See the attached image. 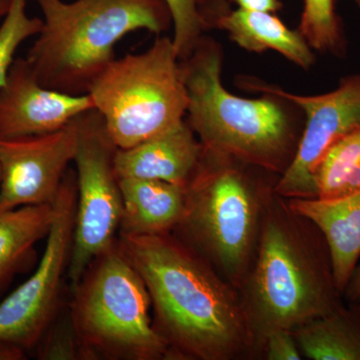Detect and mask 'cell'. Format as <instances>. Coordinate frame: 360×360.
Listing matches in <instances>:
<instances>
[{"label": "cell", "mask_w": 360, "mask_h": 360, "mask_svg": "<svg viewBox=\"0 0 360 360\" xmlns=\"http://www.w3.org/2000/svg\"><path fill=\"white\" fill-rule=\"evenodd\" d=\"M150 297L153 326L170 359L252 356L238 288L175 234L118 236Z\"/></svg>", "instance_id": "cell-1"}, {"label": "cell", "mask_w": 360, "mask_h": 360, "mask_svg": "<svg viewBox=\"0 0 360 360\" xmlns=\"http://www.w3.org/2000/svg\"><path fill=\"white\" fill-rule=\"evenodd\" d=\"M238 292L253 355L262 354L272 331H292L345 305L321 232L291 212L274 189L265 202L255 258Z\"/></svg>", "instance_id": "cell-2"}, {"label": "cell", "mask_w": 360, "mask_h": 360, "mask_svg": "<svg viewBox=\"0 0 360 360\" xmlns=\"http://www.w3.org/2000/svg\"><path fill=\"white\" fill-rule=\"evenodd\" d=\"M44 25L26 56L37 82L82 96L115 59V45L136 30L167 32L165 0H37Z\"/></svg>", "instance_id": "cell-3"}, {"label": "cell", "mask_w": 360, "mask_h": 360, "mask_svg": "<svg viewBox=\"0 0 360 360\" xmlns=\"http://www.w3.org/2000/svg\"><path fill=\"white\" fill-rule=\"evenodd\" d=\"M188 105L186 122L202 146L245 165L283 174L290 165L300 137L281 103L266 94L259 99L231 94L221 82L222 52L203 37L180 60Z\"/></svg>", "instance_id": "cell-4"}, {"label": "cell", "mask_w": 360, "mask_h": 360, "mask_svg": "<svg viewBox=\"0 0 360 360\" xmlns=\"http://www.w3.org/2000/svg\"><path fill=\"white\" fill-rule=\"evenodd\" d=\"M250 167L205 148L186 186L184 219L174 231L238 290L255 258L265 202L274 189L253 179Z\"/></svg>", "instance_id": "cell-5"}, {"label": "cell", "mask_w": 360, "mask_h": 360, "mask_svg": "<svg viewBox=\"0 0 360 360\" xmlns=\"http://www.w3.org/2000/svg\"><path fill=\"white\" fill-rule=\"evenodd\" d=\"M70 291L71 321L90 360H169L153 328L148 288L118 238Z\"/></svg>", "instance_id": "cell-6"}, {"label": "cell", "mask_w": 360, "mask_h": 360, "mask_svg": "<svg viewBox=\"0 0 360 360\" xmlns=\"http://www.w3.org/2000/svg\"><path fill=\"white\" fill-rule=\"evenodd\" d=\"M118 148L165 134L186 120L188 96L172 39L115 58L89 92Z\"/></svg>", "instance_id": "cell-7"}, {"label": "cell", "mask_w": 360, "mask_h": 360, "mask_svg": "<svg viewBox=\"0 0 360 360\" xmlns=\"http://www.w3.org/2000/svg\"><path fill=\"white\" fill-rule=\"evenodd\" d=\"M77 212L68 278L77 285L90 262L115 245L122 217V195L115 172L117 146L96 110L77 117Z\"/></svg>", "instance_id": "cell-8"}, {"label": "cell", "mask_w": 360, "mask_h": 360, "mask_svg": "<svg viewBox=\"0 0 360 360\" xmlns=\"http://www.w3.org/2000/svg\"><path fill=\"white\" fill-rule=\"evenodd\" d=\"M54 210L56 217L39 266L0 302V340L15 343L27 352L37 349L60 310L77 212L75 170L66 172Z\"/></svg>", "instance_id": "cell-9"}, {"label": "cell", "mask_w": 360, "mask_h": 360, "mask_svg": "<svg viewBox=\"0 0 360 360\" xmlns=\"http://www.w3.org/2000/svg\"><path fill=\"white\" fill-rule=\"evenodd\" d=\"M255 89L283 97L307 116L295 155L274 184V193L285 200L316 198L315 168L336 142L360 127V73L342 78L338 89L321 96H297L257 85Z\"/></svg>", "instance_id": "cell-10"}, {"label": "cell", "mask_w": 360, "mask_h": 360, "mask_svg": "<svg viewBox=\"0 0 360 360\" xmlns=\"http://www.w3.org/2000/svg\"><path fill=\"white\" fill-rule=\"evenodd\" d=\"M77 117L52 134L0 141V213L54 205L77 153Z\"/></svg>", "instance_id": "cell-11"}, {"label": "cell", "mask_w": 360, "mask_h": 360, "mask_svg": "<svg viewBox=\"0 0 360 360\" xmlns=\"http://www.w3.org/2000/svg\"><path fill=\"white\" fill-rule=\"evenodd\" d=\"M96 110L91 96H72L37 82L26 58L13 61L0 89V141L52 134Z\"/></svg>", "instance_id": "cell-12"}, {"label": "cell", "mask_w": 360, "mask_h": 360, "mask_svg": "<svg viewBox=\"0 0 360 360\" xmlns=\"http://www.w3.org/2000/svg\"><path fill=\"white\" fill-rule=\"evenodd\" d=\"M202 143L184 120L165 134L129 148H118V179H155L187 186L200 165Z\"/></svg>", "instance_id": "cell-13"}, {"label": "cell", "mask_w": 360, "mask_h": 360, "mask_svg": "<svg viewBox=\"0 0 360 360\" xmlns=\"http://www.w3.org/2000/svg\"><path fill=\"white\" fill-rule=\"evenodd\" d=\"M288 205L321 232L328 246L336 288L343 295L360 258V195L336 200L291 198Z\"/></svg>", "instance_id": "cell-14"}, {"label": "cell", "mask_w": 360, "mask_h": 360, "mask_svg": "<svg viewBox=\"0 0 360 360\" xmlns=\"http://www.w3.org/2000/svg\"><path fill=\"white\" fill-rule=\"evenodd\" d=\"M122 217L118 236L170 233L184 219L186 186L155 179H120Z\"/></svg>", "instance_id": "cell-15"}, {"label": "cell", "mask_w": 360, "mask_h": 360, "mask_svg": "<svg viewBox=\"0 0 360 360\" xmlns=\"http://www.w3.org/2000/svg\"><path fill=\"white\" fill-rule=\"evenodd\" d=\"M214 27L229 33L245 51H274L304 70L314 65V52L302 35L290 30L274 13L241 8L229 11L217 18Z\"/></svg>", "instance_id": "cell-16"}, {"label": "cell", "mask_w": 360, "mask_h": 360, "mask_svg": "<svg viewBox=\"0 0 360 360\" xmlns=\"http://www.w3.org/2000/svg\"><path fill=\"white\" fill-rule=\"evenodd\" d=\"M54 205H25L0 213V293L13 277L34 262V246L47 238Z\"/></svg>", "instance_id": "cell-17"}, {"label": "cell", "mask_w": 360, "mask_h": 360, "mask_svg": "<svg viewBox=\"0 0 360 360\" xmlns=\"http://www.w3.org/2000/svg\"><path fill=\"white\" fill-rule=\"evenodd\" d=\"M303 357L311 360H360V303H349L293 329Z\"/></svg>", "instance_id": "cell-18"}, {"label": "cell", "mask_w": 360, "mask_h": 360, "mask_svg": "<svg viewBox=\"0 0 360 360\" xmlns=\"http://www.w3.org/2000/svg\"><path fill=\"white\" fill-rule=\"evenodd\" d=\"M316 198L360 195V127L336 142L315 168Z\"/></svg>", "instance_id": "cell-19"}, {"label": "cell", "mask_w": 360, "mask_h": 360, "mask_svg": "<svg viewBox=\"0 0 360 360\" xmlns=\"http://www.w3.org/2000/svg\"><path fill=\"white\" fill-rule=\"evenodd\" d=\"M172 14L174 42L179 60L200 44L205 32L214 27L220 15L231 11L227 0H165Z\"/></svg>", "instance_id": "cell-20"}, {"label": "cell", "mask_w": 360, "mask_h": 360, "mask_svg": "<svg viewBox=\"0 0 360 360\" xmlns=\"http://www.w3.org/2000/svg\"><path fill=\"white\" fill-rule=\"evenodd\" d=\"M298 32L312 49L341 56L345 40L335 0H303Z\"/></svg>", "instance_id": "cell-21"}, {"label": "cell", "mask_w": 360, "mask_h": 360, "mask_svg": "<svg viewBox=\"0 0 360 360\" xmlns=\"http://www.w3.org/2000/svg\"><path fill=\"white\" fill-rule=\"evenodd\" d=\"M27 0H11V8L0 25V89L6 84L18 47L39 34L44 20L26 13Z\"/></svg>", "instance_id": "cell-22"}, {"label": "cell", "mask_w": 360, "mask_h": 360, "mask_svg": "<svg viewBox=\"0 0 360 360\" xmlns=\"http://www.w3.org/2000/svg\"><path fill=\"white\" fill-rule=\"evenodd\" d=\"M35 350L39 359L90 360L73 326L70 309L63 316H56Z\"/></svg>", "instance_id": "cell-23"}, {"label": "cell", "mask_w": 360, "mask_h": 360, "mask_svg": "<svg viewBox=\"0 0 360 360\" xmlns=\"http://www.w3.org/2000/svg\"><path fill=\"white\" fill-rule=\"evenodd\" d=\"M262 354L267 360H300L303 359L292 331L278 329L264 338Z\"/></svg>", "instance_id": "cell-24"}, {"label": "cell", "mask_w": 360, "mask_h": 360, "mask_svg": "<svg viewBox=\"0 0 360 360\" xmlns=\"http://www.w3.org/2000/svg\"><path fill=\"white\" fill-rule=\"evenodd\" d=\"M238 8L245 11H262V13H276L283 8L281 0H231Z\"/></svg>", "instance_id": "cell-25"}, {"label": "cell", "mask_w": 360, "mask_h": 360, "mask_svg": "<svg viewBox=\"0 0 360 360\" xmlns=\"http://www.w3.org/2000/svg\"><path fill=\"white\" fill-rule=\"evenodd\" d=\"M27 356L25 348L9 341L0 340V360H25Z\"/></svg>", "instance_id": "cell-26"}, {"label": "cell", "mask_w": 360, "mask_h": 360, "mask_svg": "<svg viewBox=\"0 0 360 360\" xmlns=\"http://www.w3.org/2000/svg\"><path fill=\"white\" fill-rule=\"evenodd\" d=\"M343 296L349 303H360V264L355 267Z\"/></svg>", "instance_id": "cell-27"}, {"label": "cell", "mask_w": 360, "mask_h": 360, "mask_svg": "<svg viewBox=\"0 0 360 360\" xmlns=\"http://www.w3.org/2000/svg\"><path fill=\"white\" fill-rule=\"evenodd\" d=\"M11 0H0V20L4 18L11 8Z\"/></svg>", "instance_id": "cell-28"}, {"label": "cell", "mask_w": 360, "mask_h": 360, "mask_svg": "<svg viewBox=\"0 0 360 360\" xmlns=\"http://www.w3.org/2000/svg\"><path fill=\"white\" fill-rule=\"evenodd\" d=\"M355 4H356L357 7L360 9V0H354Z\"/></svg>", "instance_id": "cell-29"}, {"label": "cell", "mask_w": 360, "mask_h": 360, "mask_svg": "<svg viewBox=\"0 0 360 360\" xmlns=\"http://www.w3.org/2000/svg\"><path fill=\"white\" fill-rule=\"evenodd\" d=\"M0 182H1V174H0Z\"/></svg>", "instance_id": "cell-30"}]
</instances>
